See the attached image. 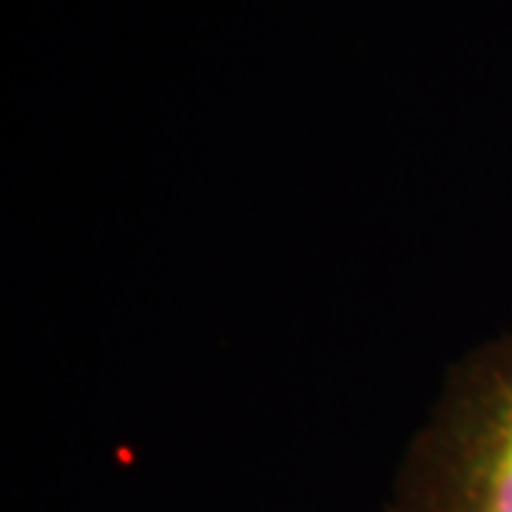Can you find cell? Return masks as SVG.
I'll use <instances>...</instances> for the list:
<instances>
[{
  "label": "cell",
  "mask_w": 512,
  "mask_h": 512,
  "mask_svg": "<svg viewBox=\"0 0 512 512\" xmlns=\"http://www.w3.org/2000/svg\"><path fill=\"white\" fill-rule=\"evenodd\" d=\"M384 512H512V330L444 373Z\"/></svg>",
  "instance_id": "1"
}]
</instances>
